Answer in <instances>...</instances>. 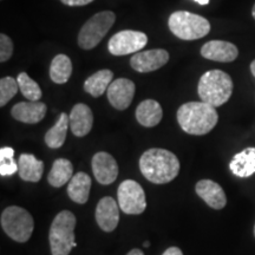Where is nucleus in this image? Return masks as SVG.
Segmentation results:
<instances>
[{
    "mask_svg": "<svg viewBox=\"0 0 255 255\" xmlns=\"http://www.w3.org/2000/svg\"><path fill=\"white\" fill-rule=\"evenodd\" d=\"M139 169L148 181L163 184L173 181L180 173V161L171 151L154 148L141 156Z\"/></svg>",
    "mask_w": 255,
    "mask_h": 255,
    "instance_id": "obj_1",
    "label": "nucleus"
},
{
    "mask_svg": "<svg viewBox=\"0 0 255 255\" xmlns=\"http://www.w3.org/2000/svg\"><path fill=\"white\" fill-rule=\"evenodd\" d=\"M177 121L184 132L201 136L214 129L219 115L214 107L205 102H189L177 110Z\"/></svg>",
    "mask_w": 255,
    "mask_h": 255,
    "instance_id": "obj_2",
    "label": "nucleus"
},
{
    "mask_svg": "<svg viewBox=\"0 0 255 255\" xmlns=\"http://www.w3.org/2000/svg\"><path fill=\"white\" fill-rule=\"evenodd\" d=\"M197 91L202 102L214 108L221 107L233 94V81L221 70H210L200 78Z\"/></svg>",
    "mask_w": 255,
    "mask_h": 255,
    "instance_id": "obj_3",
    "label": "nucleus"
},
{
    "mask_svg": "<svg viewBox=\"0 0 255 255\" xmlns=\"http://www.w3.org/2000/svg\"><path fill=\"white\" fill-rule=\"evenodd\" d=\"M76 216L69 210H63L56 216L50 227V246L52 255H69L77 247L75 241Z\"/></svg>",
    "mask_w": 255,
    "mask_h": 255,
    "instance_id": "obj_4",
    "label": "nucleus"
},
{
    "mask_svg": "<svg viewBox=\"0 0 255 255\" xmlns=\"http://www.w3.org/2000/svg\"><path fill=\"white\" fill-rule=\"evenodd\" d=\"M169 28L180 39L195 40L207 36L210 24L206 18L187 11H176L169 17Z\"/></svg>",
    "mask_w": 255,
    "mask_h": 255,
    "instance_id": "obj_5",
    "label": "nucleus"
},
{
    "mask_svg": "<svg viewBox=\"0 0 255 255\" xmlns=\"http://www.w3.org/2000/svg\"><path fill=\"white\" fill-rule=\"evenodd\" d=\"M1 227L14 241L26 242L33 233V218L27 210L20 207H7L1 214Z\"/></svg>",
    "mask_w": 255,
    "mask_h": 255,
    "instance_id": "obj_6",
    "label": "nucleus"
},
{
    "mask_svg": "<svg viewBox=\"0 0 255 255\" xmlns=\"http://www.w3.org/2000/svg\"><path fill=\"white\" fill-rule=\"evenodd\" d=\"M115 20L116 15L111 11H103L95 14L81 28L78 34V45L84 50L94 49L107 36Z\"/></svg>",
    "mask_w": 255,
    "mask_h": 255,
    "instance_id": "obj_7",
    "label": "nucleus"
},
{
    "mask_svg": "<svg viewBox=\"0 0 255 255\" xmlns=\"http://www.w3.org/2000/svg\"><path fill=\"white\" fill-rule=\"evenodd\" d=\"M120 208L126 214H142L146 208L145 194L142 186L136 181L127 180L120 184L117 190Z\"/></svg>",
    "mask_w": 255,
    "mask_h": 255,
    "instance_id": "obj_8",
    "label": "nucleus"
},
{
    "mask_svg": "<svg viewBox=\"0 0 255 255\" xmlns=\"http://www.w3.org/2000/svg\"><path fill=\"white\" fill-rule=\"evenodd\" d=\"M148 43V37L139 31L124 30L114 34L108 44L109 52L114 56H126L137 53Z\"/></svg>",
    "mask_w": 255,
    "mask_h": 255,
    "instance_id": "obj_9",
    "label": "nucleus"
},
{
    "mask_svg": "<svg viewBox=\"0 0 255 255\" xmlns=\"http://www.w3.org/2000/svg\"><path fill=\"white\" fill-rule=\"evenodd\" d=\"M169 60L168 51L154 49L137 52L130 59V65L133 70L141 73H148L161 69Z\"/></svg>",
    "mask_w": 255,
    "mask_h": 255,
    "instance_id": "obj_10",
    "label": "nucleus"
},
{
    "mask_svg": "<svg viewBox=\"0 0 255 255\" xmlns=\"http://www.w3.org/2000/svg\"><path fill=\"white\" fill-rule=\"evenodd\" d=\"M135 84L127 78H119L114 81L108 88V100L117 110H126L131 104L135 95Z\"/></svg>",
    "mask_w": 255,
    "mask_h": 255,
    "instance_id": "obj_11",
    "label": "nucleus"
},
{
    "mask_svg": "<svg viewBox=\"0 0 255 255\" xmlns=\"http://www.w3.org/2000/svg\"><path fill=\"white\" fill-rule=\"evenodd\" d=\"M92 171L101 184H111L119 176V165L116 159L108 152L101 151L92 157Z\"/></svg>",
    "mask_w": 255,
    "mask_h": 255,
    "instance_id": "obj_12",
    "label": "nucleus"
},
{
    "mask_svg": "<svg viewBox=\"0 0 255 255\" xmlns=\"http://www.w3.org/2000/svg\"><path fill=\"white\" fill-rule=\"evenodd\" d=\"M203 58L220 63H231L239 56V50L234 44L225 40H210L201 47Z\"/></svg>",
    "mask_w": 255,
    "mask_h": 255,
    "instance_id": "obj_13",
    "label": "nucleus"
},
{
    "mask_svg": "<svg viewBox=\"0 0 255 255\" xmlns=\"http://www.w3.org/2000/svg\"><path fill=\"white\" fill-rule=\"evenodd\" d=\"M96 221L104 232H113L120 222L119 205L113 197H103L96 208Z\"/></svg>",
    "mask_w": 255,
    "mask_h": 255,
    "instance_id": "obj_14",
    "label": "nucleus"
},
{
    "mask_svg": "<svg viewBox=\"0 0 255 255\" xmlns=\"http://www.w3.org/2000/svg\"><path fill=\"white\" fill-rule=\"evenodd\" d=\"M196 194L210 208L222 209L227 203V197L220 184L212 180H201L196 183Z\"/></svg>",
    "mask_w": 255,
    "mask_h": 255,
    "instance_id": "obj_15",
    "label": "nucleus"
},
{
    "mask_svg": "<svg viewBox=\"0 0 255 255\" xmlns=\"http://www.w3.org/2000/svg\"><path fill=\"white\" fill-rule=\"evenodd\" d=\"M46 105L41 102H21L12 108V117L19 122L36 124L46 115Z\"/></svg>",
    "mask_w": 255,
    "mask_h": 255,
    "instance_id": "obj_16",
    "label": "nucleus"
},
{
    "mask_svg": "<svg viewBox=\"0 0 255 255\" xmlns=\"http://www.w3.org/2000/svg\"><path fill=\"white\" fill-rule=\"evenodd\" d=\"M70 117V128L75 136L83 137L88 135L92 129V123H94V116L92 111L88 105L78 103L72 108Z\"/></svg>",
    "mask_w": 255,
    "mask_h": 255,
    "instance_id": "obj_17",
    "label": "nucleus"
},
{
    "mask_svg": "<svg viewBox=\"0 0 255 255\" xmlns=\"http://www.w3.org/2000/svg\"><path fill=\"white\" fill-rule=\"evenodd\" d=\"M44 163L32 154H21L18 159V174L21 180L38 182L43 176Z\"/></svg>",
    "mask_w": 255,
    "mask_h": 255,
    "instance_id": "obj_18",
    "label": "nucleus"
},
{
    "mask_svg": "<svg viewBox=\"0 0 255 255\" xmlns=\"http://www.w3.org/2000/svg\"><path fill=\"white\" fill-rule=\"evenodd\" d=\"M232 173L238 177H250L255 174V148H247L238 152L229 164Z\"/></svg>",
    "mask_w": 255,
    "mask_h": 255,
    "instance_id": "obj_19",
    "label": "nucleus"
},
{
    "mask_svg": "<svg viewBox=\"0 0 255 255\" xmlns=\"http://www.w3.org/2000/svg\"><path fill=\"white\" fill-rule=\"evenodd\" d=\"M163 117V110L158 102L152 100L143 101L136 109V119L141 126L151 128L157 126Z\"/></svg>",
    "mask_w": 255,
    "mask_h": 255,
    "instance_id": "obj_20",
    "label": "nucleus"
},
{
    "mask_svg": "<svg viewBox=\"0 0 255 255\" xmlns=\"http://www.w3.org/2000/svg\"><path fill=\"white\" fill-rule=\"evenodd\" d=\"M91 188V178L85 173H77L71 178L68 187V194L73 202L84 205L89 199Z\"/></svg>",
    "mask_w": 255,
    "mask_h": 255,
    "instance_id": "obj_21",
    "label": "nucleus"
},
{
    "mask_svg": "<svg viewBox=\"0 0 255 255\" xmlns=\"http://www.w3.org/2000/svg\"><path fill=\"white\" fill-rule=\"evenodd\" d=\"M114 72L111 70H101L94 73L84 83V90L92 97H101L113 83Z\"/></svg>",
    "mask_w": 255,
    "mask_h": 255,
    "instance_id": "obj_22",
    "label": "nucleus"
},
{
    "mask_svg": "<svg viewBox=\"0 0 255 255\" xmlns=\"http://www.w3.org/2000/svg\"><path fill=\"white\" fill-rule=\"evenodd\" d=\"M72 174L73 167L71 162L66 158H58L56 159L52 168H51L47 180H49V183L51 186L59 188L71 180L73 177Z\"/></svg>",
    "mask_w": 255,
    "mask_h": 255,
    "instance_id": "obj_23",
    "label": "nucleus"
},
{
    "mask_svg": "<svg viewBox=\"0 0 255 255\" xmlns=\"http://www.w3.org/2000/svg\"><path fill=\"white\" fill-rule=\"evenodd\" d=\"M70 127V117L65 113L60 114L58 121L45 135V143L51 149H58L64 144L66 132Z\"/></svg>",
    "mask_w": 255,
    "mask_h": 255,
    "instance_id": "obj_24",
    "label": "nucleus"
},
{
    "mask_svg": "<svg viewBox=\"0 0 255 255\" xmlns=\"http://www.w3.org/2000/svg\"><path fill=\"white\" fill-rule=\"evenodd\" d=\"M72 73V63L68 56L57 55L50 65V77L56 84H64Z\"/></svg>",
    "mask_w": 255,
    "mask_h": 255,
    "instance_id": "obj_25",
    "label": "nucleus"
},
{
    "mask_svg": "<svg viewBox=\"0 0 255 255\" xmlns=\"http://www.w3.org/2000/svg\"><path fill=\"white\" fill-rule=\"evenodd\" d=\"M19 90L21 91V94L24 95V97H26L28 101L31 102H39L41 98V89L39 85L37 84L33 79H31L27 76V73L21 72L18 75L17 78Z\"/></svg>",
    "mask_w": 255,
    "mask_h": 255,
    "instance_id": "obj_26",
    "label": "nucleus"
},
{
    "mask_svg": "<svg viewBox=\"0 0 255 255\" xmlns=\"http://www.w3.org/2000/svg\"><path fill=\"white\" fill-rule=\"evenodd\" d=\"M18 171V163L14 161V150L9 146L0 149V175L11 176Z\"/></svg>",
    "mask_w": 255,
    "mask_h": 255,
    "instance_id": "obj_27",
    "label": "nucleus"
},
{
    "mask_svg": "<svg viewBox=\"0 0 255 255\" xmlns=\"http://www.w3.org/2000/svg\"><path fill=\"white\" fill-rule=\"evenodd\" d=\"M18 82L12 77H4L0 81V107H4L17 95Z\"/></svg>",
    "mask_w": 255,
    "mask_h": 255,
    "instance_id": "obj_28",
    "label": "nucleus"
},
{
    "mask_svg": "<svg viewBox=\"0 0 255 255\" xmlns=\"http://www.w3.org/2000/svg\"><path fill=\"white\" fill-rule=\"evenodd\" d=\"M13 53V43L6 34H0V62L5 63Z\"/></svg>",
    "mask_w": 255,
    "mask_h": 255,
    "instance_id": "obj_29",
    "label": "nucleus"
},
{
    "mask_svg": "<svg viewBox=\"0 0 255 255\" xmlns=\"http://www.w3.org/2000/svg\"><path fill=\"white\" fill-rule=\"evenodd\" d=\"M60 1L68 6H84L90 4L94 0H60Z\"/></svg>",
    "mask_w": 255,
    "mask_h": 255,
    "instance_id": "obj_30",
    "label": "nucleus"
},
{
    "mask_svg": "<svg viewBox=\"0 0 255 255\" xmlns=\"http://www.w3.org/2000/svg\"><path fill=\"white\" fill-rule=\"evenodd\" d=\"M163 255H183L182 251L177 247H170L164 252Z\"/></svg>",
    "mask_w": 255,
    "mask_h": 255,
    "instance_id": "obj_31",
    "label": "nucleus"
},
{
    "mask_svg": "<svg viewBox=\"0 0 255 255\" xmlns=\"http://www.w3.org/2000/svg\"><path fill=\"white\" fill-rule=\"evenodd\" d=\"M127 255H144V254H143V252L141 250H137V248H135V250L130 251Z\"/></svg>",
    "mask_w": 255,
    "mask_h": 255,
    "instance_id": "obj_32",
    "label": "nucleus"
},
{
    "mask_svg": "<svg viewBox=\"0 0 255 255\" xmlns=\"http://www.w3.org/2000/svg\"><path fill=\"white\" fill-rule=\"evenodd\" d=\"M194 1H196L197 4H200V5H208L210 0H194Z\"/></svg>",
    "mask_w": 255,
    "mask_h": 255,
    "instance_id": "obj_33",
    "label": "nucleus"
},
{
    "mask_svg": "<svg viewBox=\"0 0 255 255\" xmlns=\"http://www.w3.org/2000/svg\"><path fill=\"white\" fill-rule=\"evenodd\" d=\"M251 71H252V73H253V76L255 77V59L251 64Z\"/></svg>",
    "mask_w": 255,
    "mask_h": 255,
    "instance_id": "obj_34",
    "label": "nucleus"
},
{
    "mask_svg": "<svg viewBox=\"0 0 255 255\" xmlns=\"http://www.w3.org/2000/svg\"><path fill=\"white\" fill-rule=\"evenodd\" d=\"M143 246H144V247H149V246H150V242H149V241H144V244H143Z\"/></svg>",
    "mask_w": 255,
    "mask_h": 255,
    "instance_id": "obj_35",
    "label": "nucleus"
},
{
    "mask_svg": "<svg viewBox=\"0 0 255 255\" xmlns=\"http://www.w3.org/2000/svg\"><path fill=\"white\" fill-rule=\"evenodd\" d=\"M252 14H253V18L255 19V4L253 6V11H252Z\"/></svg>",
    "mask_w": 255,
    "mask_h": 255,
    "instance_id": "obj_36",
    "label": "nucleus"
},
{
    "mask_svg": "<svg viewBox=\"0 0 255 255\" xmlns=\"http://www.w3.org/2000/svg\"><path fill=\"white\" fill-rule=\"evenodd\" d=\"M254 235H255V226H254Z\"/></svg>",
    "mask_w": 255,
    "mask_h": 255,
    "instance_id": "obj_37",
    "label": "nucleus"
}]
</instances>
